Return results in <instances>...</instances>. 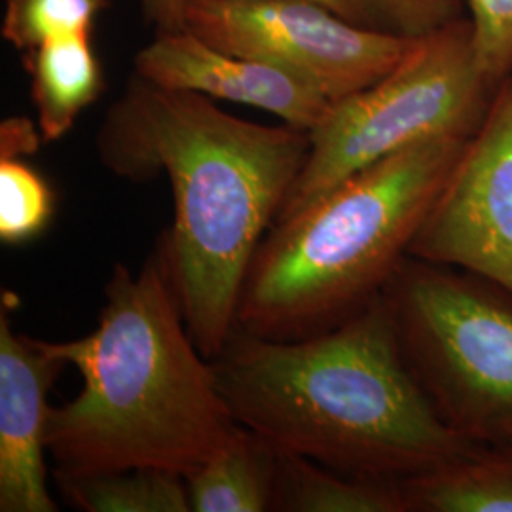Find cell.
Wrapping results in <instances>:
<instances>
[{
    "label": "cell",
    "instance_id": "16",
    "mask_svg": "<svg viewBox=\"0 0 512 512\" xmlns=\"http://www.w3.org/2000/svg\"><path fill=\"white\" fill-rule=\"evenodd\" d=\"M110 0H6L0 35L19 52L46 42L92 37L93 23Z\"/></svg>",
    "mask_w": 512,
    "mask_h": 512
},
{
    "label": "cell",
    "instance_id": "9",
    "mask_svg": "<svg viewBox=\"0 0 512 512\" xmlns=\"http://www.w3.org/2000/svg\"><path fill=\"white\" fill-rule=\"evenodd\" d=\"M16 296L0 304V512H55L48 488V393L65 361L46 340L19 334L12 325Z\"/></svg>",
    "mask_w": 512,
    "mask_h": 512
},
{
    "label": "cell",
    "instance_id": "21",
    "mask_svg": "<svg viewBox=\"0 0 512 512\" xmlns=\"http://www.w3.org/2000/svg\"><path fill=\"white\" fill-rule=\"evenodd\" d=\"M184 4L186 0H143V12L158 31L184 29Z\"/></svg>",
    "mask_w": 512,
    "mask_h": 512
},
{
    "label": "cell",
    "instance_id": "19",
    "mask_svg": "<svg viewBox=\"0 0 512 512\" xmlns=\"http://www.w3.org/2000/svg\"><path fill=\"white\" fill-rule=\"evenodd\" d=\"M482 71L494 86L512 74V0H467Z\"/></svg>",
    "mask_w": 512,
    "mask_h": 512
},
{
    "label": "cell",
    "instance_id": "8",
    "mask_svg": "<svg viewBox=\"0 0 512 512\" xmlns=\"http://www.w3.org/2000/svg\"><path fill=\"white\" fill-rule=\"evenodd\" d=\"M408 256L512 294V74L421 222Z\"/></svg>",
    "mask_w": 512,
    "mask_h": 512
},
{
    "label": "cell",
    "instance_id": "20",
    "mask_svg": "<svg viewBox=\"0 0 512 512\" xmlns=\"http://www.w3.org/2000/svg\"><path fill=\"white\" fill-rule=\"evenodd\" d=\"M44 141L37 122L12 116L0 124V158H25L37 152Z\"/></svg>",
    "mask_w": 512,
    "mask_h": 512
},
{
    "label": "cell",
    "instance_id": "2",
    "mask_svg": "<svg viewBox=\"0 0 512 512\" xmlns=\"http://www.w3.org/2000/svg\"><path fill=\"white\" fill-rule=\"evenodd\" d=\"M211 363L239 425L344 475L406 480L480 450L440 420L421 389L384 293L304 338L236 329Z\"/></svg>",
    "mask_w": 512,
    "mask_h": 512
},
{
    "label": "cell",
    "instance_id": "14",
    "mask_svg": "<svg viewBox=\"0 0 512 512\" xmlns=\"http://www.w3.org/2000/svg\"><path fill=\"white\" fill-rule=\"evenodd\" d=\"M403 486L408 512H512V448H480Z\"/></svg>",
    "mask_w": 512,
    "mask_h": 512
},
{
    "label": "cell",
    "instance_id": "4",
    "mask_svg": "<svg viewBox=\"0 0 512 512\" xmlns=\"http://www.w3.org/2000/svg\"><path fill=\"white\" fill-rule=\"evenodd\" d=\"M465 143L433 139L403 148L277 220L253 256L236 329L304 338L384 293Z\"/></svg>",
    "mask_w": 512,
    "mask_h": 512
},
{
    "label": "cell",
    "instance_id": "15",
    "mask_svg": "<svg viewBox=\"0 0 512 512\" xmlns=\"http://www.w3.org/2000/svg\"><path fill=\"white\" fill-rule=\"evenodd\" d=\"M61 497L84 512H190L184 476L135 467L99 475H54Z\"/></svg>",
    "mask_w": 512,
    "mask_h": 512
},
{
    "label": "cell",
    "instance_id": "12",
    "mask_svg": "<svg viewBox=\"0 0 512 512\" xmlns=\"http://www.w3.org/2000/svg\"><path fill=\"white\" fill-rule=\"evenodd\" d=\"M279 450L238 425L213 458L184 476L192 512L272 511Z\"/></svg>",
    "mask_w": 512,
    "mask_h": 512
},
{
    "label": "cell",
    "instance_id": "17",
    "mask_svg": "<svg viewBox=\"0 0 512 512\" xmlns=\"http://www.w3.org/2000/svg\"><path fill=\"white\" fill-rule=\"evenodd\" d=\"M353 25L420 38L467 14V0H311Z\"/></svg>",
    "mask_w": 512,
    "mask_h": 512
},
{
    "label": "cell",
    "instance_id": "6",
    "mask_svg": "<svg viewBox=\"0 0 512 512\" xmlns=\"http://www.w3.org/2000/svg\"><path fill=\"white\" fill-rule=\"evenodd\" d=\"M495 92L480 67L469 18L414 38L389 73L332 103L310 131L308 160L277 220L403 148L433 139H471Z\"/></svg>",
    "mask_w": 512,
    "mask_h": 512
},
{
    "label": "cell",
    "instance_id": "5",
    "mask_svg": "<svg viewBox=\"0 0 512 512\" xmlns=\"http://www.w3.org/2000/svg\"><path fill=\"white\" fill-rule=\"evenodd\" d=\"M384 294L404 359L440 420L476 448H512V294L412 256Z\"/></svg>",
    "mask_w": 512,
    "mask_h": 512
},
{
    "label": "cell",
    "instance_id": "11",
    "mask_svg": "<svg viewBox=\"0 0 512 512\" xmlns=\"http://www.w3.org/2000/svg\"><path fill=\"white\" fill-rule=\"evenodd\" d=\"M31 78V101L46 143L59 141L105 92V73L92 37L61 38L21 52Z\"/></svg>",
    "mask_w": 512,
    "mask_h": 512
},
{
    "label": "cell",
    "instance_id": "7",
    "mask_svg": "<svg viewBox=\"0 0 512 512\" xmlns=\"http://www.w3.org/2000/svg\"><path fill=\"white\" fill-rule=\"evenodd\" d=\"M184 29L300 76L329 103L378 82L414 40L353 25L311 0H186Z\"/></svg>",
    "mask_w": 512,
    "mask_h": 512
},
{
    "label": "cell",
    "instance_id": "3",
    "mask_svg": "<svg viewBox=\"0 0 512 512\" xmlns=\"http://www.w3.org/2000/svg\"><path fill=\"white\" fill-rule=\"evenodd\" d=\"M46 344L82 378L73 399L50 410L54 475L152 467L188 476L238 429L184 323L162 241L137 272L112 268L92 332Z\"/></svg>",
    "mask_w": 512,
    "mask_h": 512
},
{
    "label": "cell",
    "instance_id": "18",
    "mask_svg": "<svg viewBox=\"0 0 512 512\" xmlns=\"http://www.w3.org/2000/svg\"><path fill=\"white\" fill-rule=\"evenodd\" d=\"M55 194L44 175L25 158H0V239L19 247L52 224Z\"/></svg>",
    "mask_w": 512,
    "mask_h": 512
},
{
    "label": "cell",
    "instance_id": "1",
    "mask_svg": "<svg viewBox=\"0 0 512 512\" xmlns=\"http://www.w3.org/2000/svg\"><path fill=\"white\" fill-rule=\"evenodd\" d=\"M95 145L116 177H167L175 215L162 247L188 332L213 361L236 332L247 272L306 165L310 131L249 122L133 73Z\"/></svg>",
    "mask_w": 512,
    "mask_h": 512
},
{
    "label": "cell",
    "instance_id": "10",
    "mask_svg": "<svg viewBox=\"0 0 512 512\" xmlns=\"http://www.w3.org/2000/svg\"><path fill=\"white\" fill-rule=\"evenodd\" d=\"M133 65L152 84L266 110L304 131L317 128L332 105L300 76L260 59L222 52L188 29L158 31Z\"/></svg>",
    "mask_w": 512,
    "mask_h": 512
},
{
    "label": "cell",
    "instance_id": "13",
    "mask_svg": "<svg viewBox=\"0 0 512 512\" xmlns=\"http://www.w3.org/2000/svg\"><path fill=\"white\" fill-rule=\"evenodd\" d=\"M272 511L408 512L403 480L344 475L279 452Z\"/></svg>",
    "mask_w": 512,
    "mask_h": 512
}]
</instances>
